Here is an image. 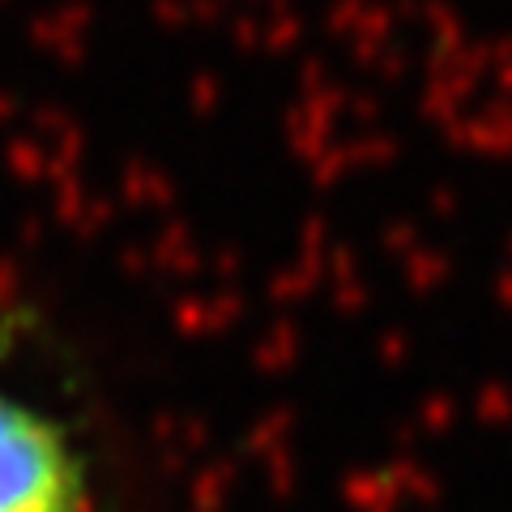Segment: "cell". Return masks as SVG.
<instances>
[{"label": "cell", "mask_w": 512, "mask_h": 512, "mask_svg": "<svg viewBox=\"0 0 512 512\" xmlns=\"http://www.w3.org/2000/svg\"><path fill=\"white\" fill-rule=\"evenodd\" d=\"M0 512H99L60 423L9 389H0Z\"/></svg>", "instance_id": "6da1fadb"}]
</instances>
